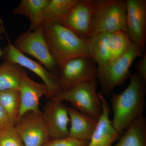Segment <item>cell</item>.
I'll use <instances>...</instances> for the list:
<instances>
[{
    "instance_id": "8992f818",
    "label": "cell",
    "mask_w": 146,
    "mask_h": 146,
    "mask_svg": "<svg viewBox=\"0 0 146 146\" xmlns=\"http://www.w3.org/2000/svg\"><path fill=\"white\" fill-rule=\"evenodd\" d=\"M14 46L22 53L36 58L48 70L58 76V68L50 51L42 26L20 35Z\"/></svg>"
},
{
    "instance_id": "d6986e66",
    "label": "cell",
    "mask_w": 146,
    "mask_h": 146,
    "mask_svg": "<svg viewBox=\"0 0 146 146\" xmlns=\"http://www.w3.org/2000/svg\"><path fill=\"white\" fill-rule=\"evenodd\" d=\"M113 146H146V123L144 116L135 120Z\"/></svg>"
},
{
    "instance_id": "9c48e42d",
    "label": "cell",
    "mask_w": 146,
    "mask_h": 146,
    "mask_svg": "<svg viewBox=\"0 0 146 146\" xmlns=\"http://www.w3.org/2000/svg\"><path fill=\"white\" fill-rule=\"evenodd\" d=\"M14 127L24 146H43L50 139L42 112H27Z\"/></svg>"
},
{
    "instance_id": "277c9868",
    "label": "cell",
    "mask_w": 146,
    "mask_h": 146,
    "mask_svg": "<svg viewBox=\"0 0 146 146\" xmlns=\"http://www.w3.org/2000/svg\"><path fill=\"white\" fill-rule=\"evenodd\" d=\"M51 100L69 102L75 109L97 120L102 113V102L97 93L96 80L62 91Z\"/></svg>"
},
{
    "instance_id": "5b68a950",
    "label": "cell",
    "mask_w": 146,
    "mask_h": 146,
    "mask_svg": "<svg viewBox=\"0 0 146 146\" xmlns=\"http://www.w3.org/2000/svg\"><path fill=\"white\" fill-rule=\"evenodd\" d=\"M143 52L131 42L126 52L117 60L104 67L98 68V76L103 94H110L115 87L121 85L129 76L131 66Z\"/></svg>"
},
{
    "instance_id": "cb8c5ba5",
    "label": "cell",
    "mask_w": 146,
    "mask_h": 146,
    "mask_svg": "<svg viewBox=\"0 0 146 146\" xmlns=\"http://www.w3.org/2000/svg\"><path fill=\"white\" fill-rule=\"evenodd\" d=\"M89 142L68 137L59 139H50L43 146H86Z\"/></svg>"
},
{
    "instance_id": "ac0fdd59",
    "label": "cell",
    "mask_w": 146,
    "mask_h": 146,
    "mask_svg": "<svg viewBox=\"0 0 146 146\" xmlns=\"http://www.w3.org/2000/svg\"><path fill=\"white\" fill-rule=\"evenodd\" d=\"M110 35L109 33H102L87 39L88 52L98 68H102L109 63Z\"/></svg>"
},
{
    "instance_id": "ba28073f",
    "label": "cell",
    "mask_w": 146,
    "mask_h": 146,
    "mask_svg": "<svg viewBox=\"0 0 146 146\" xmlns=\"http://www.w3.org/2000/svg\"><path fill=\"white\" fill-rule=\"evenodd\" d=\"M4 34L8 42V45L3 50L5 60L27 68L37 75L48 87L50 94L51 99L62 91L58 83V76L48 70L40 63L29 58L19 51L11 42L5 30Z\"/></svg>"
},
{
    "instance_id": "3957f363",
    "label": "cell",
    "mask_w": 146,
    "mask_h": 146,
    "mask_svg": "<svg viewBox=\"0 0 146 146\" xmlns=\"http://www.w3.org/2000/svg\"><path fill=\"white\" fill-rule=\"evenodd\" d=\"M124 0H98L90 37L102 33H127Z\"/></svg>"
},
{
    "instance_id": "30bf717a",
    "label": "cell",
    "mask_w": 146,
    "mask_h": 146,
    "mask_svg": "<svg viewBox=\"0 0 146 146\" xmlns=\"http://www.w3.org/2000/svg\"><path fill=\"white\" fill-rule=\"evenodd\" d=\"M126 22L131 41L143 52L146 43V1L127 0Z\"/></svg>"
},
{
    "instance_id": "2e32d148",
    "label": "cell",
    "mask_w": 146,
    "mask_h": 146,
    "mask_svg": "<svg viewBox=\"0 0 146 146\" xmlns=\"http://www.w3.org/2000/svg\"><path fill=\"white\" fill-rule=\"evenodd\" d=\"M50 0H22L12 11L14 15L27 17L30 23L29 31L42 27L46 7Z\"/></svg>"
},
{
    "instance_id": "7a4b0ae2",
    "label": "cell",
    "mask_w": 146,
    "mask_h": 146,
    "mask_svg": "<svg viewBox=\"0 0 146 146\" xmlns=\"http://www.w3.org/2000/svg\"><path fill=\"white\" fill-rule=\"evenodd\" d=\"M42 27L50 51L59 70L74 58H91L87 49V39L80 37L59 24H47Z\"/></svg>"
},
{
    "instance_id": "8fae6325",
    "label": "cell",
    "mask_w": 146,
    "mask_h": 146,
    "mask_svg": "<svg viewBox=\"0 0 146 146\" xmlns=\"http://www.w3.org/2000/svg\"><path fill=\"white\" fill-rule=\"evenodd\" d=\"M98 2V0H80L63 26L81 38H89Z\"/></svg>"
},
{
    "instance_id": "6da1fadb",
    "label": "cell",
    "mask_w": 146,
    "mask_h": 146,
    "mask_svg": "<svg viewBox=\"0 0 146 146\" xmlns=\"http://www.w3.org/2000/svg\"><path fill=\"white\" fill-rule=\"evenodd\" d=\"M145 81L138 73H133L127 88L120 94H112L111 101L114 115L112 122L119 135L143 115L146 94Z\"/></svg>"
},
{
    "instance_id": "ffe728a7",
    "label": "cell",
    "mask_w": 146,
    "mask_h": 146,
    "mask_svg": "<svg viewBox=\"0 0 146 146\" xmlns=\"http://www.w3.org/2000/svg\"><path fill=\"white\" fill-rule=\"evenodd\" d=\"M24 71L17 64L5 60L0 65V92L18 89Z\"/></svg>"
},
{
    "instance_id": "484cf974",
    "label": "cell",
    "mask_w": 146,
    "mask_h": 146,
    "mask_svg": "<svg viewBox=\"0 0 146 146\" xmlns=\"http://www.w3.org/2000/svg\"><path fill=\"white\" fill-rule=\"evenodd\" d=\"M10 125H13L11 123L5 110L0 104V129H3Z\"/></svg>"
},
{
    "instance_id": "52a82bcc",
    "label": "cell",
    "mask_w": 146,
    "mask_h": 146,
    "mask_svg": "<svg viewBox=\"0 0 146 146\" xmlns=\"http://www.w3.org/2000/svg\"><path fill=\"white\" fill-rule=\"evenodd\" d=\"M60 70L58 81L62 91H67L84 82L96 80L98 76L97 64L89 57L72 59Z\"/></svg>"
},
{
    "instance_id": "4316f807",
    "label": "cell",
    "mask_w": 146,
    "mask_h": 146,
    "mask_svg": "<svg viewBox=\"0 0 146 146\" xmlns=\"http://www.w3.org/2000/svg\"><path fill=\"white\" fill-rule=\"evenodd\" d=\"M5 29L4 27L2 20H1V18H0V35H2L4 34Z\"/></svg>"
},
{
    "instance_id": "7402d4cb",
    "label": "cell",
    "mask_w": 146,
    "mask_h": 146,
    "mask_svg": "<svg viewBox=\"0 0 146 146\" xmlns=\"http://www.w3.org/2000/svg\"><path fill=\"white\" fill-rule=\"evenodd\" d=\"M131 43L130 38L126 32L118 31L110 33L108 64L124 54L130 47Z\"/></svg>"
},
{
    "instance_id": "7c38bea8",
    "label": "cell",
    "mask_w": 146,
    "mask_h": 146,
    "mask_svg": "<svg viewBox=\"0 0 146 146\" xmlns=\"http://www.w3.org/2000/svg\"><path fill=\"white\" fill-rule=\"evenodd\" d=\"M18 90L21 101L19 119L27 112H42L39 110V101L43 96L51 98L50 94L46 85L33 80L25 70L22 75Z\"/></svg>"
},
{
    "instance_id": "603a6c76",
    "label": "cell",
    "mask_w": 146,
    "mask_h": 146,
    "mask_svg": "<svg viewBox=\"0 0 146 146\" xmlns=\"http://www.w3.org/2000/svg\"><path fill=\"white\" fill-rule=\"evenodd\" d=\"M0 146H24L14 126L0 129Z\"/></svg>"
},
{
    "instance_id": "4fadbf2b",
    "label": "cell",
    "mask_w": 146,
    "mask_h": 146,
    "mask_svg": "<svg viewBox=\"0 0 146 146\" xmlns=\"http://www.w3.org/2000/svg\"><path fill=\"white\" fill-rule=\"evenodd\" d=\"M42 115L50 139L68 137L70 117L68 108L63 102L51 100L45 107Z\"/></svg>"
},
{
    "instance_id": "e0dca14e",
    "label": "cell",
    "mask_w": 146,
    "mask_h": 146,
    "mask_svg": "<svg viewBox=\"0 0 146 146\" xmlns=\"http://www.w3.org/2000/svg\"><path fill=\"white\" fill-rule=\"evenodd\" d=\"M80 0H50L44 12L43 25H63L74 7Z\"/></svg>"
},
{
    "instance_id": "44dd1931",
    "label": "cell",
    "mask_w": 146,
    "mask_h": 146,
    "mask_svg": "<svg viewBox=\"0 0 146 146\" xmlns=\"http://www.w3.org/2000/svg\"><path fill=\"white\" fill-rule=\"evenodd\" d=\"M0 104L5 110L14 126L19 120L21 104L18 89H9L0 92Z\"/></svg>"
},
{
    "instance_id": "5bb4252c",
    "label": "cell",
    "mask_w": 146,
    "mask_h": 146,
    "mask_svg": "<svg viewBox=\"0 0 146 146\" xmlns=\"http://www.w3.org/2000/svg\"><path fill=\"white\" fill-rule=\"evenodd\" d=\"M98 94L102 102V113L86 146H112L119 134L110 119V109L107 100L104 94Z\"/></svg>"
},
{
    "instance_id": "9a60e30c",
    "label": "cell",
    "mask_w": 146,
    "mask_h": 146,
    "mask_svg": "<svg viewBox=\"0 0 146 146\" xmlns=\"http://www.w3.org/2000/svg\"><path fill=\"white\" fill-rule=\"evenodd\" d=\"M68 111L70 123L68 137L89 141L98 120L79 112L74 108H69Z\"/></svg>"
},
{
    "instance_id": "83f0119b",
    "label": "cell",
    "mask_w": 146,
    "mask_h": 146,
    "mask_svg": "<svg viewBox=\"0 0 146 146\" xmlns=\"http://www.w3.org/2000/svg\"><path fill=\"white\" fill-rule=\"evenodd\" d=\"M3 39V36H1V35H0V41ZM3 56V50H2L0 48V58L1 57V56Z\"/></svg>"
},
{
    "instance_id": "d4e9b609",
    "label": "cell",
    "mask_w": 146,
    "mask_h": 146,
    "mask_svg": "<svg viewBox=\"0 0 146 146\" xmlns=\"http://www.w3.org/2000/svg\"><path fill=\"white\" fill-rule=\"evenodd\" d=\"M135 68L138 74L145 81L146 80V53L143 56L141 59L136 62Z\"/></svg>"
}]
</instances>
